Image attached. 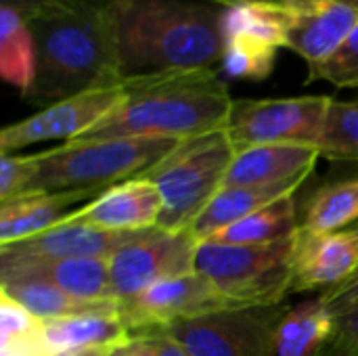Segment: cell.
Segmentation results:
<instances>
[{
  "instance_id": "19",
  "label": "cell",
  "mask_w": 358,
  "mask_h": 356,
  "mask_svg": "<svg viewBox=\"0 0 358 356\" xmlns=\"http://www.w3.org/2000/svg\"><path fill=\"white\" fill-rule=\"evenodd\" d=\"M94 197L96 193L90 191H55L25 193L0 201V248L25 241L57 227L73 204L90 201Z\"/></svg>"
},
{
  "instance_id": "35",
  "label": "cell",
  "mask_w": 358,
  "mask_h": 356,
  "mask_svg": "<svg viewBox=\"0 0 358 356\" xmlns=\"http://www.w3.org/2000/svg\"><path fill=\"white\" fill-rule=\"evenodd\" d=\"M63 0H0V6H8L13 10H17L21 17H25L27 21H31L34 17H38L40 13H44L46 8L59 4Z\"/></svg>"
},
{
  "instance_id": "16",
  "label": "cell",
  "mask_w": 358,
  "mask_h": 356,
  "mask_svg": "<svg viewBox=\"0 0 358 356\" xmlns=\"http://www.w3.org/2000/svg\"><path fill=\"white\" fill-rule=\"evenodd\" d=\"M36 279L90 302H117L111 287L109 258H10L0 254V281Z\"/></svg>"
},
{
  "instance_id": "2",
  "label": "cell",
  "mask_w": 358,
  "mask_h": 356,
  "mask_svg": "<svg viewBox=\"0 0 358 356\" xmlns=\"http://www.w3.org/2000/svg\"><path fill=\"white\" fill-rule=\"evenodd\" d=\"M124 80L214 69L222 61V6L189 0L107 2Z\"/></svg>"
},
{
  "instance_id": "5",
  "label": "cell",
  "mask_w": 358,
  "mask_h": 356,
  "mask_svg": "<svg viewBox=\"0 0 358 356\" xmlns=\"http://www.w3.org/2000/svg\"><path fill=\"white\" fill-rule=\"evenodd\" d=\"M235 149L224 130L180 141L141 176L151 180L164 201L157 227L189 231L212 197L222 189Z\"/></svg>"
},
{
  "instance_id": "9",
  "label": "cell",
  "mask_w": 358,
  "mask_h": 356,
  "mask_svg": "<svg viewBox=\"0 0 358 356\" xmlns=\"http://www.w3.org/2000/svg\"><path fill=\"white\" fill-rule=\"evenodd\" d=\"M292 6L241 2L222 8V69L237 80H264L273 73L277 50L287 48Z\"/></svg>"
},
{
  "instance_id": "7",
  "label": "cell",
  "mask_w": 358,
  "mask_h": 356,
  "mask_svg": "<svg viewBox=\"0 0 358 356\" xmlns=\"http://www.w3.org/2000/svg\"><path fill=\"white\" fill-rule=\"evenodd\" d=\"M331 97L289 99H233L224 132L237 151L258 145H308L317 147L323 136Z\"/></svg>"
},
{
  "instance_id": "23",
  "label": "cell",
  "mask_w": 358,
  "mask_h": 356,
  "mask_svg": "<svg viewBox=\"0 0 358 356\" xmlns=\"http://www.w3.org/2000/svg\"><path fill=\"white\" fill-rule=\"evenodd\" d=\"M0 294L15 300L42 323L67 319L88 313H120V302H90L73 298L59 287L36 279H8L0 281ZM122 315V313H120Z\"/></svg>"
},
{
  "instance_id": "14",
  "label": "cell",
  "mask_w": 358,
  "mask_h": 356,
  "mask_svg": "<svg viewBox=\"0 0 358 356\" xmlns=\"http://www.w3.org/2000/svg\"><path fill=\"white\" fill-rule=\"evenodd\" d=\"M358 271V227L336 233H298L292 294L329 292Z\"/></svg>"
},
{
  "instance_id": "25",
  "label": "cell",
  "mask_w": 358,
  "mask_h": 356,
  "mask_svg": "<svg viewBox=\"0 0 358 356\" xmlns=\"http://www.w3.org/2000/svg\"><path fill=\"white\" fill-rule=\"evenodd\" d=\"M358 220V176L315 189L302 208L300 231L336 233Z\"/></svg>"
},
{
  "instance_id": "1",
  "label": "cell",
  "mask_w": 358,
  "mask_h": 356,
  "mask_svg": "<svg viewBox=\"0 0 358 356\" xmlns=\"http://www.w3.org/2000/svg\"><path fill=\"white\" fill-rule=\"evenodd\" d=\"M109 0H63L29 21L36 38V78L23 94L52 105L90 90L124 84Z\"/></svg>"
},
{
  "instance_id": "8",
  "label": "cell",
  "mask_w": 358,
  "mask_h": 356,
  "mask_svg": "<svg viewBox=\"0 0 358 356\" xmlns=\"http://www.w3.org/2000/svg\"><path fill=\"white\" fill-rule=\"evenodd\" d=\"M287 313V304L227 308L157 332L174 338L189 356H275L277 332Z\"/></svg>"
},
{
  "instance_id": "11",
  "label": "cell",
  "mask_w": 358,
  "mask_h": 356,
  "mask_svg": "<svg viewBox=\"0 0 358 356\" xmlns=\"http://www.w3.org/2000/svg\"><path fill=\"white\" fill-rule=\"evenodd\" d=\"M227 308H237L218 285L199 271L159 281L120 304L124 321L132 327L134 336L159 329L178 321L199 319Z\"/></svg>"
},
{
  "instance_id": "21",
  "label": "cell",
  "mask_w": 358,
  "mask_h": 356,
  "mask_svg": "<svg viewBox=\"0 0 358 356\" xmlns=\"http://www.w3.org/2000/svg\"><path fill=\"white\" fill-rule=\"evenodd\" d=\"M132 338L136 336L120 313H88L44 323V342L55 355L84 348H115Z\"/></svg>"
},
{
  "instance_id": "20",
  "label": "cell",
  "mask_w": 358,
  "mask_h": 356,
  "mask_svg": "<svg viewBox=\"0 0 358 356\" xmlns=\"http://www.w3.org/2000/svg\"><path fill=\"white\" fill-rule=\"evenodd\" d=\"M306 176L292 178L285 183L275 185H241V187H222L212 201L206 206V210L197 216V220L191 225V235L201 243L212 239L218 231L227 229L233 222L243 220L245 216L283 199L296 195V191L302 187Z\"/></svg>"
},
{
  "instance_id": "36",
  "label": "cell",
  "mask_w": 358,
  "mask_h": 356,
  "mask_svg": "<svg viewBox=\"0 0 358 356\" xmlns=\"http://www.w3.org/2000/svg\"><path fill=\"white\" fill-rule=\"evenodd\" d=\"M107 356H157L147 338H132L130 342L111 348Z\"/></svg>"
},
{
  "instance_id": "13",
  "label": "cell",
  "mask_w": 358,
  "mask_h": 356,
  "mask_svg": "<svg viewBox=\"0 0 358 356\" xmlns=\"http://www.w3.org/2000/svg\"><path fill=\"white\" fill-rule=\"evenodd\" d=\"M357 23V0H302L292 6L287 48L300 55L310 71L344 44Z\"/></svg>"
},
{
  "instance_id": "24",
  "label": "cell",
  "mask_w": 358,
  "mask_h": 356,
  "mask_svg": "<svg viewBox=\"0 0 358 356\" xmlns=\"http://www.w3.org/2000/svg\"><path fill=\"white\" fill-rule=\"evenodd\" d=\"M298 233H300V216L292 195L245 216L239 222L229 225L208 241L224 243V245H264V243H277L289 239Z\"/></svg>"
},
{
  "instance_id": "31",
  "label": "cell",
  "mask_w": 358,
  "mask_h": 356,
  "mask_svg": "<svg viewBox=\"0 0 358 356\" xmlns=\"http://www.w3.org/2000/svg\"><path fill=\"white\" fill-rule=\"evenodd\" d=\"M334 317H336V336L331 344L340 350L358 353V302L334 313Z\"/></svg>"
},
{
  "instance_id": "32",
  "label": "cell",
  "mask_w": 358,
  "mask_h": 356,
  "mask_svg": "<svg viewBox=\"0 0 358 356\" xmlns=\"http://www.w3.org/2000/svg\"><path fill=\"white\" fill-rule=\"evenodd\" d=\"M327 302V306L331 308V313H338L342 308H348L350 304H357L358 302V271L348 279L344 281L342 285L321 294Z\"/></svg>"
},
{
  "instance_id": "27",
  "label": "cell",
  "mask_w": 358,
  "mask_h": 356,
  "mask_svg": "<svg viewBox=\"0 0 358 356\" xmlns=\"http://www.w3.org/2000/svg\"><path fill=\"white\" fill-rule=\"evenodd\" d=\"M319 155L331 162L358 164V99H331L319 143Z\"/></svg>"
},
{
  "instance_id": "15",
  "label": "cell",
  "mask_w": 358,
  "mask_h": 356,
  "mask_svg": "<svg viewBox=\"0 0 358 356\" xmlns=\"http://www.w3.org/2000/svg\"><path fill=\"white\" fill-rule=\"evenodd\" d=\"M164 210L157 187L143 178H130L117 183L82 208L69 212L63 222L90 225L105 231H145L159 222Z\"/></svg>"
},
{
  "instance_id": "33",
  "label": "cell",
  "mask_w": 358,
  "mask_h": 356,
  "mask_svg": "<svg viewBox=\"0 0 358 356\" xmlns=\"http://www.w3.org/2000/svg\"><path fill=\"white\" fill-rule=\"evenodd\" d=\"M0 356H55V353L46 346L44 334H42V336H38V338H29V340H21V342L2 344Z\"/></svg>"
},
{
  "instance_id": "10",
  "label": "cell",
  "mask_w": 358,
  "mask_h": 356,
  "mask_svg": "<svg viewBox=\"0 0 358 356\" xmlns=\"http://www.w3.org/2000/svg\"><path fill=\"white\" fill-rule=\"evenodd\" d=\"M199 241L191 231L170 233L159 227L143 231L109 258L111 287L120 304L151 285L195 271Z\"/></svg>"
},
{
  "instance_id": "34",
  "label": "cell",
  "mask_w": 358,
  "mask_h": 356,
  "mask_svg": "<svg viewBox=\"0 0 358 356\" xmlns=\"http://www.w3.org/2000/svg\"><path fill=\"white\" fill-rule=\"evenodd\" d=\"M136 338H147L157 356H189V353H187L174 338H170V336L164 334V332L153 329V332H147V334L136 336Z\"/></svg>"
},
{
  "instance_id": "17",
  "label": "cell",
  "mask_w": 358,
  "mask_h": 356,
  "mask_svg": "<svg viewBox=\"0 0 358 356\" xmlns=\"http://www.w3.org/2000/svg\"><path fill=\"white\" fill-rule=\"evenodd\" d=\"M147 231V229H145ZM143 231H105L80 222H59L57 227L25 241L2 245L0 254L10 258H111L120 248L136 239Z\"/></svg>"
},
{
  "instance_id": "22",
  "label": "cell",
  "mask_w": 358,
  "mask_h": 356,
  "mask_svg": "<svg viewBox=\"0 0 358 356\" xmlns=\"http://www.w3.org/2000/svg\"><path fill=\"white\" fill-rule=\"evenodd\" d=\"M336 336V317L323 296L289 308L277 332L275 356H325Z\"/></svg>"
},
{
  "instance_id": "26",
  "label": "cell",
  "mask_w": 358,
  "mask_h": 356,
  "mask_svg": "<svg viewBox=\"0 0 358 356\" xmlns=\"http://www.w3.org/2000/svg\"><path fill=\"white\" fill-rule=\"evenodd\" d=\"M0 73L25 94L36 78V38L25 17L0 6Z\"/></svg>"
},
{
  "instance_id": "40",
  "label": "cell",
  "mask_w": 358,
  "mask_h": 356,
  "mask_svg": "<svg viewBox=\"0 0 358 356\" xmlns=\"http://www.w3.org/2000/svg\"><path fill=\"white\" fill-rule=\"evenodd\" d=\"M357 2H358V0H357Z\"/></svg>"
},
{
  "instance_id": "37",
  "label": "cell",
  "mask_w": 358,
  "mask_h": 356,
  "mask_svg": "<svg viewBox=\"0 0 358 356\" xmlns=\"http://www.w3.org/2000/svg\"><path fill=\"white\" fill-rule=\"evenodd\" d=\"M216 6H222V8H227V6H233V4H241V2H268V4H283V6H294V4H298V2H302V0H212Z\"/></svg>"
},
{
  "instance_id": "6",
  "label": "cell",
  "mask_w": 358,
  "mask_h": 356,
  "mask_svg": "<svg viewBox=\"0 0 358 356\" xmlns=\"http://www.w3.org/2000/svg\"><path fill=\"white\" fill-rule=\"evenodd\" d=\"M298 235L264 245H224L201 241L195 271L210 277L237 306L285 304L294 283Z\"/></svg>"
},
{
  "instance_id": "30",
  "label": "cell",
  "mask_w": 358,
  "mask_h": 356,
  "mask_svg": "<svg viewBox=\"0 0 358 356\" xmlns=\"http://www.w3.org/2000/svg\"><path fill=\"white\" fill-rule=\"evenodd\" d=\"M44 334V323L19 306L8 296L0 294V344L21 342Z\"/></svg>"
},
{
  "instance_id": "39",
  "label": "cell",
  "mask_w": 358,
  "mask_h": 356,
  "mask_svg": "<svg viewBox=\"0 0 358 356\" xmlns=\"http://www.w3.org/2000/svg\"><path fill=\"white\" fill-rule=\"evenodd\" d=\"M325 356H358V353H350V350H340L334 344L329 346V350L325 353Z\"/></svg>"
},
{
  "instance_id": "12",
  "label": "cell",
  "mask_w": 358,
  "mask_h": 356,
  "mask_svg": "<svg viewBox=\"0 0 358 356\" xmlns=\"http://www.w3.org/2000/svg\"><path fill=\"white\" fill-rule=\"evenodd\" d=\"M124 97L122 84L113 88L90 90L71 99L42 107L34 115L8 124L0 132V151L13 153L44 141H76L94 128Z\"/></svg>"
},
{
  "instance_id": "38",
  "label": "cell",
  "mask_w": 358,
  "mask_h": 356,
  "mask_svg": "<svg viewBox=\"0 0 358 356\" xmlns=\"http://www.w3.org/2000/svg\"><path fill=\"white\" fill-rule=\"evenodd\" d=\"M111 348H84V350H69V353H59L55 356H107Z\"/></svg>"
},
{
  "instance_id": "4",
  "label": "cell",
  "mask_w": 358,
  "mask_h": 356,
  "mask_svg": "<svg viewBox=\"0 0 358 356\" xmlns=\"http://www.w3.org/2000/svg\"><path fill=\"white\" fill-rule=\"evenodd\" d=\"M180 141L172 138H105L71 141L61 147L40 151L36 178L27 193L90 191L105 189L136 178ZM25 195V193H23Z\"/></svg>"
},
{
  "instance_id": "3",
  "label": "cell",
  "mask_w": 358,
  "mask_h": 356,
  "mask_svg": "<svg viewBox=\"0 0 358 356\" xmlns=\"http://www.w3.org/2000/svg\"><path fill=\"white\" fill-rule=\"evenodd\" d=\"M122 90V101L76 141H187L224 130L233 105L216 69H178L128 78Z\"/></svg>"
},
{
  "instance_id": "28",
  "label": "cell",
  "mask_w": 358,
  "mask_h": 356,
  "mask_svg": "<svg viewBox=\"0 0 358 356\" xmlns=\"http://www.w3.org/2000/svg\"><path fill=\"white\" fill-rule=\"evenodd\" d=\"M325 80L338 88H358V23L344 44L319 67L308 71V84Z\"/></svg>"
},
{
  "instance_id": "29",
  "label": "cell",
  "mask_w": 358,
  "mask_h": 356,
  "mask_svg": "<svg viewBox=\"0 0 358 356\" xmlns=\"http://www.w3.org/2000/svg\"><path fill=\"white\" fill-rule=\"evenodd\" d=\"M40 157L38 153L31 155H15L2 153L0 155V201H8L29 191L36 172H38Z\"/></svg>"
},
{
  "instance_id": "18",
  "label": "cell",
  "mask_w": 358,
  "mask_h": 356,
  "mask_svg": "<svg viewBox=\"0 0 358 356\" xmlns=\"http://www.w3.org/2000/svg\"><path fill=\"white\" fill-rule=\"evenodd\" d=\"M319 149L308 145H258L237 151L222 187L275 185L308 176L319 159Z\"/></svg>"
}]
</instances>
